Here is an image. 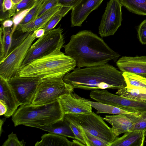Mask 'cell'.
<instances>
[{
    "instance_id": "6da1fadb",
    "label": "cell",
    "mask_w": 146,
    "mask_h": 146,
    "mask_svg": "<svg viewBox=\"0 0 146 146\" xmlns=\"http://www.w3.org/2000/svg\"><path fill=\"white\" fill-rule=\"evenodd\" d=\"M63 47L65 54L75 60L78 68L103 65L112 60L116 61L120 56L102 38L89 30L72 35Z\"/></svg>"
},
{
    "instance_id": "7a4b0ae2",
    "label": "cell",
    "mask_w": 146,
    "mask_h": 146,
    "mask_svg": "<svg viewBox=\"0 0 146 146\" xmlns=\"http://www.w3.org/2000/svg\"><path fill=\"white\" fill-rule=\"evenodd\" d=\"M64 81L74 89L93 90L119 89L127 86L122 72L108 63L97 66L74 68L66 74Z\"/></svg>"
},
{
    "instance_id": "3957f363",
    "label": "cell",
    "mask_w": 146,
    "mask_h": 146,
    "mask_svg": "<svg viewBox=\"0 0 146 146\" xmlns=\"http://www.w3.org/2000/svg\"><path fill=\"white\" fill-rule=\"evenodd\" d=\"M58 49L33 60L21 68L19 76H30L41 80L64 77L76 66L75 60Z\"/></svg>"
},
{
    "instance_id": "277c9868",
    "label": "cell",
    "mask_w": 146,
    "mask_h": 146,
    "mask_svg": "<svg viewBox=\"0 0 146 146\" xmlns=\"http://www.w3.org/2000/svg\"><path fill=\"white\" fill-rule=\"evenodd\" d=\"M64 115L57 100L45 104L21 105L12 115V120L15 127L29 124L46 125L63 119Z\"/></svg>"
},
{
    "instance_id": "5b68a950",
    "label": "cell",
    "mask_w": 146,
    "mask_h": 146,
    "mask_svg": "<svg viewBox=\"0 0 146 146\" xmlns=\"http://www.w3.org/2000/svg\"><path fill=\"white\" fill-rule=\"evenodd\" d=\"M64 118L84 130L110 143L117 137L100 115L93 112L89 114L70 113Z\"/></svg>"
},
{
    "instance_id": "8992f818",
    "label": "cell",
    "mask_w": 146,
    "mask_h": 146,
    "mask_svg": "<svg viewBox=\"0 0 146 146\" xmlns=\"http://www.w3.org/2000/svg\"><path fill=\"white\" fill-rule=\"evenodd\" d=\"M62 29L60 27L45 33L28 50L21 68L33 60L47 55L58 49L64 43Z\"/></svg>"
},
{
    "instance_id": "52a82bcc",
    "label": "cell",
    "mask_w": 146,
    "mask_h": 146,
    "mask_svg": "<svg viewBox=\"0 0 146 146\" xmlns=\"http://www.w3.org/2000/svg\"><path fill=\"white\" fill-rule=\"evenodd\" d=\"M63 78L41 80L31 104L35 106L48 104L57 100L63 95L72 93L74 89L66 83Z\"/></svg>"
},
{
    "instance_id": "ba28073f",
    "label": "cell",
    "mask_w": 146,
    "mask_h": 146,
    "mask_svg": "<svg viewBox=\"0 0 146 146\" xmlns=\"http://www.w3.org/2000/svg\"><path fill=\"white\" fill-rule=\"evenodd\" d=\"M35 37L33 32L0 62V76L7 80L18 76L27 51Z\"/></svg>"
},
{
    "instance_id": "9c48e42d",
    "label": "cell",
    "mask_w": 146,
    "mask_h": 146,
    "mask_svg": "<svg viewBox=\"0 0 146 146\" xmlns=\"http://www.w3.org/2000/svg\"><path fill=\"white\" fill-rule=\"evenodd\" d=\"M41 80L36 77L19 76L7 80L19 106L31 104Z\"/></svg>"
},
{
    "instance_id": "30bf717a",
    "label": "cell",
    "mask_w": 146,
    "mask_h": 146,
    "mask_svg": "<svg viewBox=\"0 0 146 146\" xmlns=\"http://www.w3.org/2000/svg\"><path fill=\"white\" fill-rule=\"evenodd\" d=\"M90 96L97 102L105 104L129 111L146 112V102L138 101L110 93L107 90H97L92 91Z\"/></svg>"
},
{
    "instance_id": "8fae6325",
    "label": "cell",
    "mask_w": 146,
    "mask_h": 146,
    "mask_svg": "<svg viewBox=\"0 0 146 146\" xmlns=\"http://www.w3.org/2000/svg\"><path fill=\"white\" fill-rule=\"evenodd\" d=\"M122 6L119 0H110L108 2L98 28L102 38L113 35L121 26Z\"/></svg>"
},
{
    "instance_id": "7c38bea8",
    "label": "cell",
    "mask_w": 146,
    "mask_h": 146,
    "mask_svg": "<svg viewBox=\"0 0 146 146\" xmlns=\"http://www.w3.org/2000/svg\"><path fill=\"white\" fill-rule=\"evenodd\" d=\"M83 98L72 93L63 95L58 100L64 115L91 113L92 112L91 104Z\"/></svg>"
},
{
    "instance_id": "4fadbf2b",
    "label": "cell",
    "mask_w": 146,
    "mask_h": 146,
    "mask_svg": "<svg viewBox=\"0 0 146 146\" xmlns=\"http://www.w3.org/2000/svg\"><path fill=\"white\" fill-rule=\"evenodd\" d=\"M104 0H82L72 10L71 27H80L89 15L97 9Z\"/></svg>"
},
{
    "instance_id": "5bb4252c",
    "label": "cell",
    "mask_w": 146,
    "mask_h": 146,
    "mask_svg": "<svg viewBox=\"0 0 146 146\" xmlns=\"http://www.w3.org/2000/svg\"><path fill=\"white\" fill-rule=\"evenodd\" d=\"M116 64L122 72H130L146 78V56H122Z\"/></svg>"
},
{
    "instance_id": "9a60e30c",
    "label": "cell",
    "mask_w": 146,
    "mask_h": 146,
    "mask_svg": "<svg viewBox=\"0 0 146 146\" xmlns=\"http://www.w3.org/2000/svg\"><path fill=\"white\" fill-rule=\"evenodd\" d=\"M62 6L60 4L58 3L34 20L26 24H19L17 30L26 33L33 32L39 29H44Z\"/></svg>"
},
{
    "instance_id": "2e32d148",
    "label": "cell",
    "mask_w": 146,
    "mask_h": 146,
    "mask_svg": "<svg viewBox=\"0 0 146 146\" xmlns=\"http://www.w3.org/2000/svg\"><path fill=\"white\" fill-rule=\"evenodd\" d=\"M0 101L6 106L7 111L4 115L6 118L12 116L19 106L7 80L0 76Z\"/></svg>"
},
{
    "instance_id": "e0dca14e",
    "label": "cell",
    "mask_w": 146,
    "mask_h": 146,
    "mask_svg": "<svg viewBox=\"0 0 146 146\" xmlns=\"http://www.w3.org/2000/svg\"><path fill=\"white\" fill-rule=\"evenodd\" d=\"M130 115H106L102 118L111 125V130L115 136L117 137L121 134L131 131L133 123Z\"/></svg>"
},
{
    "instance_id": "ac0fdd59",
    "label": "cell",
    "mask_w": 146,
    "mask_h": 146,
    "mask_svg": "<svg viewBox=\"0 0 146 146\" xmlns=\"http://www.w3.org/2000/svg\"><path fill=\"white\" fill-rule=\"evenodd\" d=\"M146 137L142 130L129 131L117 137L109 146H143Z\"/></svg>"
},
{
    "instance_id": "d6986e66",
    "label": "cell",
    "mask_w": 146,
    "mask_h": 146,
    "mask_svg": "<svg viewBox=\"0 0 146 146\" xmlns=\"http://www.w3.org/2000/svg\"><path fill=\"white\" fill-rule=\"evenodd\" d=\"M66 137L57 134L50 133L43 135L41 140L37 141L35 146H85L81 142L76 139L69 141Z\"/></svg>"
},
{
    "instance_id": "ffe728a7",
    "label": "cell",
    "mask_w": 146,
    "mask_h": 146,
    "mask_svg": "<svg viewBox=\"0 0 146 146\" xmlns=\"http://www.w3.org/2000/svg\"><path fill=\"white\" fill-rule=\"evenodd\" d=\"M25 126L38 128L50 133L75 139L74 135L70 126V123L64 118L48 125L41 126L29 124Z\"/></svg>"
},
{
    "instance_id": "44dd1931",
    "label": "cell",
    "mask_w": 146,
    "mask_h": 146,
    "mask_svg": "<svg viewBox=\"0 0 146 146\" xmlns=\"http://www.w3.org/2000/svg\"><path fill=\"white\" fill-rule=\"evenodd\" d=\"M83 98L91 103L92 108L97 110L96 113L98 114L107 113L116 115L127 114L137 116L141 113L140 112H132L110 105L98 102L92 101L85 98Z\"/></svg>"
},
{
    "instance_id": "7402d4cb",
    "label": "cell",
    "mask_w": 146,
    "mask_h": 146,
    "mask_svg": "<svg viewBox=\"0 0 146 146\" xmlns=\"http://www.w3.org/2000/svg\"><path fill=\"white\" fill-rule=\"evenodd\" d=\"M122 73L127 88L137 89L146 92V78L130 72Z\"/></svg>"
},
{
    "instance_id": "603a6c76",
    "label": "cell",
    "mask_w": 146,
    "mask_h": 146,
    "mask_svg": "<svg viewBox=\"0 0 146 146\" xmlns=\"http://www.w3.org/2000/svg\"><path fill=\"white\" fill-rule=\"evenodd\" d=\"M11 31L9 28H0V60L8 54L12 42Z\"/></svg>"
},
{
    "instance_id": "cb8c5ba5",
    "label": "cell",
    "mask_w": 146,
    "mask_h": 146,
    "mask_svg": "<svg viewBox=\"0 0 146 146\" xmlns=\"http://www.w3.org/2000/svg\"><path fill=\"white\" fill-rule=\"evenodd\" d=\"M122 6L130 12L138 15L146 16V0H119Z\"/></svg>"
},
{
    "instance_id": "d4e9b609",
    "label": "cell",
    "mask_w": 146,
    "mask_h": 146,
    "mask_svg": "<svg viewBox=\"0 0 146 146\" xmlns=\"http://www.w3.org/2000/svg\"><path fill=\"white\" fill-rule=\"evenodd\" d=\"M116 94L135 101L146 102V92L137 89H130L126 87L118 89Z\"/></svg>"
},
{
    "instance_id": "484cf974",
    "label": "cell",
    "mask_w": 146,
    "mask_h": 146,
    "mask_svg": "<svg viewBox=\"0 0 146 146\" xmlns=\"http://www.w3.org/2000/svg\"><path fill=\"white\" fill-rule=\"evenodd\" d=\"M71 9L70 8L62 6L60 10L52 17L44 29L45 33L53 29L61 20Z\"/></svg>"
},
{
    "instance_id": "4316f807",
    "label": "cell",
    "mask_w": 146,
    "mask_h": 146,
    "mask_svg": "<svg viewBox=\"0 0 146 146\" xmlns=\"http://www.w3.org/2000/svg\"><path fill=\"white\" fill-rule=\"evenodd\" d=\"M130 117L133 123L131 131L142 130L146 136V112L137 116L130 115Z\"/></svg>"
},
{
    "instance_id": "83f0119b",
    "label": "cell",
    "mask_w": 146,
    "mask_h": 146,
    "mask_svg": "<svg viewBox=\"0 0 146 146\" xmlns=\"http://www.w3.org/2000/svg\"><path fill=\"white\" fill-rule=\"evenodd\" d=\"M81 128L87 142L88 146H109V143Z\"/></svg>"
},
{
    "instance_id": "f1b7e54d",
    "label": "cell",
    "mask_w": 146,
    "mask_h": 146,
    "mask_svg": "<svg viewBox=\"0 0 146 146\" xmlns=\"http://www.w3.org/2000/svg\"><path fill=\"white\" fill-rule=\"evenodd\" d=\"M32 32L23 33L22 31L19 34L14 33L12 36L11 46L8 54L21 44Z\"/></svg>"
},
{
    "instance_id": "f546056e",
    "label": "cell",
    "mask_w": 146,
    "mask_h": 146,
    "mask_svg": "<svg viewBox=\"0 0 146 146\" xmlns=\"http://www.w3.org/2000/svg\"><path fill=\"white\" fill-rule=\"evenodd\" d=\"M34 3L31 7L22 10L14 16L13 19L14 25L11 31L12 36L17 26L22 21L30 10L34 7Z\"/></svg>"
},
{
    "instance_id": "4dcf8cb0",
    "label": "cell",
    "mask_w": 146,
    "mask_h": 146,
    "mask_svg": "<svg viewBox=\"0 0 146 146\" xmlns=\"http://www.w3.org/2000/svg\"><path fill=\"white\" fill-rule=\"evenodd\" d=\"M25 143L24 140L19 141L16 134L12 132L8 135V139L4 142L2 146H25Z\"/></svg>"
},
{
    "instance_id": "1f68e13d",
    "label": "cell",
    "mask_w": 146,
    "mask_h": 146,
    "mask_svg": "<svg viewBox=\"0 0 146 146\" xmlns=\"http://www.w3.org/2000/svg\"><path fill=\"white\" fill-rule=\"evenodd\" d=\"M70 123V127L74 135L75 139L81 142L85 146H88L87 142L81 129L72 123Z\"/></svg>"
},
{
    "instance_id": "d6a6232c",
    "label": "cell",
    "mask_w": 146,
    "mask_h": 146,
    "mask_svg": "<svg viewBox=\"0 0 146 146\" xmlns=\"http://www.w3.org/2000/svg\"><path fill=\"white\" fill-rule=\"evenodd\" d=\"M137 35L141 43L146 44V19L143 21L138 27Z\"/></svg>"
},
{
    "instance_id": "836d02e7",
    "label": "cell",
    "mask_w": 146,
    "mask_h": 146,
    "mask_svg": "<svg viewBox=\"0 0 146 146\" xmlns=\"http://www.w3.org/2000/svg\"><path fill=\"white\" fill-rule=\"evenodd\" d=\"M82 0H59L58 3L62 6L70 8L72 9Z\"/></svg>"
},
{
    "instance_id": "e575fe53",
    "label": "cell",
    "mask_w": 146,
    "mask_h": 146,
    "mask_svg": "<svg viewBox=\"0 0 146 146\" xmlns=\"http://www.w3.org/2000/svg\"><path fill=\"white\" fill-rule=\"evenodd\" d=\"M13 6L12 0H4L2 5V10L3 12L10 10Z\"/></svg>"
},
{
    "instance_id": "d590c367",
    "label": "cell",
    "mask_w": 146,
    "mask_h": 146,
    "mask_svg": "<svg viewBox=\"0 0 146 146\" xmlns=\"http://www.w3.org/2000/svg\"><path fill=\"white\" fill-rule=\"evenodd\" d=\"M33 33L36 38H39L44 35L45 31L44 29H40L34 31Z\"/></svg>"
},
{
    "instance_id": "8d00e7d4",
    "label": "cell",
    "mask_w": 146,
    "mask_h": 146,
    "mask_svg": "<svg viewBox=\"0 0 146 146\" xmlns=\"http://www.w3.org/2000/svg\"><path fill=\"white\" fill-rule=\"evenodd\" d=\"M7 108L6 105L0 101V115H4L7 111Z\"/></svg>"
},
{
    "instance_id": "74e56055",
    "label": "cell",
    "mask_w": 146,
    "mask_h": 146,
    "mask_svg": "<svg viewBox=\"0 0 146 146\" xmlns=\"http://www.w3.org/2000/svg\"><path fill=\"white\" fill-rule=\"evenodd\" d=\"M13 23V21L10 20H7L5 21L3 24V28H10L11 27Z\"/></svg>"
},
{
    "instance_id": "f35d334b",
    "label": "cell",
    "mask_w": 146,
    "mask_h": 146,
    "mask_svg": "<svg viewBox=\"0 0 146 146\" xmlns=\"http://www.w3.org/2000/svg\"><path fill=\"white\" fill-rule=\"evenodd\" d=\"M6 120V118H3V119H0V135H1V133L2 132V125L4 123V122Z\"/></svg>"
},
{
    "instance_id": "ab89813d",
    "label": "cell",
    "mask_w": 146,
    "mask_h": 146,
    "mask_svg": "<svg viewBox=\"0 0 146 146\" xmlns=\"http://www.w3.org/2000/svg\"><path fill=\"white\" fill-rule=\"evenodd\" d=\"M22 0H12L13 6L17 5L20 3Z\"/></svg>"
},
{
    "instance_id": "60d3db41",
    "label": "cell",
    "mask_w": 146,
    "mask_h": 146,
    "mask_svg": "<svg viewBox=\"0 0 146 146\" xmlns=\"http://www.w3.org/2000/svg\"><path fill=\"white\" fill-rule=\"evenodd\" d=\"M39 0H34V1L35 2H36L37 1H38Z\"/></svg>"
}]
</instances>
